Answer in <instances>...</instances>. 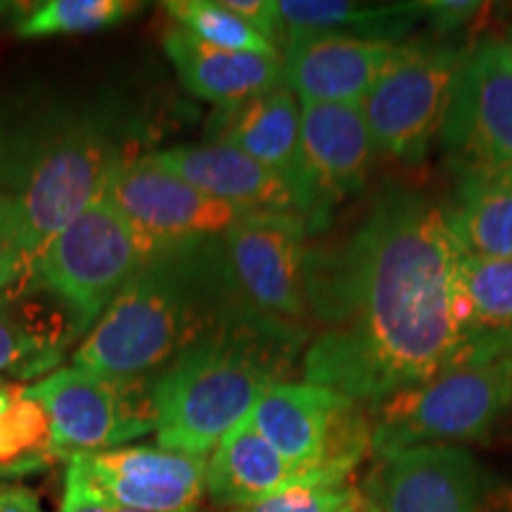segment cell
Returning a JSON list of instances; mask_svg holds the SVG:
<instances>
[{
	"mask_svg": "<svg viewBox=\"0 0 512 512\" xmlns=\"http://www.w3.org/2000/svg\"><path fill=\"white\" fill-rule=\"evenodd\" d=\"M460 256L437 200L387 185L342 240L306 252L304 380L373 408L479 354Z\"/></svg>",
	"mask_w": 512,
	"mask_h": 512,
	"instance_id": "cell-1",
	"label": "cell"
},
{
	"mask_svg": "<svg viewBox=\"0 0 512 512\" xmlns=\"http://www.w3.org/2000/svg\"><path fill=\"white\" fill-rule=\"evenodd\" d=\"M259 320L230 285L221 238L171 245L114 297L76 344L72 366L155 377L192 344Z\"/></svg>",
	"mask_w": 512,
	"mask_h": 512,
	"instance_id": "cell-2",
	"label": "cell"
},
{
	"mask_svg": "<svg viewBox=\"0 0 512 512\" xmlns=\"http://www.w3.org/2000/svg\"><path fill=\"white\" fill-rule=\"evenodd\" d=\"M299 347L302 332L266 320L192 344L152 377L157 446L209 458L261 394L283 380Z\"/></svg>",
	"mask_w": 512,
	"mask_h": 512,
	"instance_id": "cell-3",
	"label": "cell"
},
{
	"mask_svg": "<svg viewBox=\"0 0 512 512\" xmlns=\"http://www.w3.org/2000/svg\"><path fill=\"white\" fill-rule=\"evenodd\" d=\"M124 126L105 112H55L19 143L0 145V185L22 211L31 266L60 230L100 200L128 155Z\"/></svg>",
	"mask_w": 512,
	"mask_h": 512,
	"instance_id": "cell-4",
	"label": "cell"
},
{
	"mask_svg": "<svg viewBox=\"0 0 512 512\" xmlns=\"http://www.w3.org/2000/svg\"><path fill=\"white\" fill-rule=\"evenodd\" d=\"M510 406L512 332H494L479 354L370 408V453L484 439Z\"/></svg>",
	"mask_w": 512,
	"mask_h": 512,
	"instance_id": "cell-5",
	"label": "cell"
},
{
	"mask_svg": "<svg viewBox=\"0 0 512 512\" xmlns=\"http://www.w3.org/2000/svg\"><path fill=\"white\" fill-rule=\"evenodd\" d=\"M166 247L100 197L38 254L34 280L74 313L86 337L114 297Z\"/></svg>",
	"mask_w": 512,
	"mask_h": 512,
	"instance_id": "cell-6",
	"label": "cell"
},
{
	"mask_svg": "<svg viewBox=\"0 0 512 512\" xmlns=\"http://www.w3.org/2000/svg\"><path fill=\"white\" fill-rule=\"evenodd\" d=\"M249 420L287 463L306 472L349 479L370 453V413L347 394L306 380L271 384Z\"/></svg>",
	"mask_w": 512,
	"mask_h": 512,
	"instance_id": "cell-7",
	"label": "cell"
},
{
	"mask_svg": "<svg viewBox=\"0 0 512 512\" xmlns=\"http://www.w3.org/2000/svg\"><path fill=\"white\" fill-rule=\"evenodd\" d=\"M467 50L451 43H403L361 102L377 152L418 164L444 124Z\"/></svg>",
	"mask_w": 512,
	"mask_h": 512,
	"instance_id": "cell-8",
	"label": "cell"
},
{
	"mask_svg": "<svg viewBox=\"0 0 512 512\" xmlns=\"http://www.w3.org/2000/svg\"><path fill=\"white\" fill-rule=\"evenodd\" d=\"M306 235L309 226L297 211H249L221 235L223 266L242 304L294 332L309 318Z\"/></svg>",
	"mask_w": 512,
	"mask_h": 512,
	"instance_id": "cell-9",
	"label": "cell"
},
{
	"mask_svg": "<svg viewBox=\"0 0 512 512\" xmlns=\"http://www.w3.org/2000/svg\"><path fill=\"white\" fill-rule=\"evenodd\" d=\"M27 394L46 408L60 458L112 451L155 432L152 377H107L67 366L31 384Z\"/></svg>",
	"mask_w": 512,
	"mask_h": 512,
	"instance_id": "cell-10",
	"label": "cell"
},
{
	"mask_svg": "<svg viewBox=\"0 0 512 512\" xmlns=\"http://www.w3.org/2000/svg\"><path fill=\"white\" fill-rule=\"evenodd\" d=\"M361 494L380 512H512V486L460 446L375 458Z\"/></svg>",
	"mask_w": 512,
	"mask_h": 512,
	"instance_id": "cell-11",
	"label": "cell"
},
{
	"mask_svg": "<svg viewBox=\"0 0 512 512\" xmlns=\"http://www.w3.org/2000/svg\"><path fill=\"white\" fill-rule=\"evenodd\" d=\"M439 136L458 178L512 169L510 41L482 38L467 50Z\"/></svg>",
	"mask_w": 512,
	"mask_h": 512,
	"instance_id": "cell-12",
	"label": "cell"
},
{
	"mask_svg": "<svg viewBox=\"0 0 512 512\" xmlns=\"http://www.w3.org/2000/svg\"><path fill=\"white\" fill-rule=\"evenodd\" d=\"M102 197L162 245L221 238L235 221L249 214L192 188L150 155L121 164L107 181Z\"/></svg>",
	"mask_w": 512,
	"mask_h": 512,
	"instance_id": "cell-13",
	"label": "cell"
},
{
	"mask_svg": "<svg viewBox=\"0 0 512 512\" xmlns=\"http://www.w3.org/2000/svg\"><path fill=\"white\" fill-rule=\"evenodd\" d=\"M375 155L361 105H302L304 219L311 233L328 226L339 202L366 188Z\"/></svg>",
	"mask_w": 512,
	"mask_h": 512,
	"instance_id": "cell-14",
	"label": "cell"
},
{
	"mask_svg": "<svg viewBox=\"0 0 512 512\" xmlns=\"http://www.w3.org/2000/svg\"><path fill=\"white\" fill-rule=\"evenodd\" d=\"M95 486L117 508L140 512H202L207 496V458L162 446H121L74 453Z\"/></svg>",
	"mask_w": 512,
	"mask_h": 512,
	"instance_id": "cell-15",
	"label": "cell"
},
{
	"mask_svg": "<svg viewBox=\"0 0 512 512\" xmlns=\"http://www.w3.org/2000/svg\"><path fill=\"white\" fill-rule=\"evenodd\" d=\"M401 46L311 31L285 36V86L299 105H361Z\"/></svg>",
	"mask_w": 512,
	"mask_h": 512,
	"instance_id": "cell-16",
	"label": "cell"
},
{
	"mask_svg": "<svg viewBox=\"0 0 512 512\" xmlns=\"http://www.w3.org/2000/svg\"><path fill=\"white\" fill-rule=\"evenodd\" d=\"M76 339L83 332L74 313L36 280L0 294V377H48Z\"/></svg>",
	"mask_w": 512,
	"mask_h": 512,
	"instance_id": "cell-17",
	"label": "cell"
},
{
	"mask_svg": "<svg viewBox=\"0 0 512 512\" xmlns=\"http://www.w3.org/2000/svg\"><path fill=\"white\" fill-rule=\"evenodd\" d=\"M214 143L238 147L290 185L304 216L302 105L287 86L259 95L242 105L216 110L209 121Z\"/></svg>",
	"mask_w": 512,
	"mask_h": 512,
	"instance_id": "cell-18",
	"label": "cell"
},
{
	"mask_svg": "<svg viewBox=\"0 0 512 512\" xmlns=\"http://www.w3.org/2000/svg\"><path fill=\"white\" fill-rule=\"evenodd\" d=\"M192 188L242 211H299L294 190L238 147L226 143L178 145L150 155Z\"/></svg>",
	"mask_w": 512,
	"mask_h": 512,
	"instance_id": "cell-19",
	"label": "cell"
},
{
	"mask_svg": "<svg viewBox=\"0 0 512 512\" xmlns=\"http://www.w3.org/2000/svg\"><path fill=\"white\" fill-rule=\"evenodd\" d=\"M347 484L332 472H306L287 463L256 432L249 415L230 430L207 458V496L219 508H242L299 486Z\"/></svg>",
	"mask_w": 512,
	"mask_h": 512,
	"instance_id": "cell-20",
	"label": "cell"
},
{
	"mask_svg": "<svg viewBox=\"0 0 512 512\" xmlns=\"http://www.w3.org/2000/svg\"><path fill=\"white\" fill-rule=\"evenodd\" d=\"M162 48L185 91L216 105V110L242 105L285 86L283 57L211 48L176 24L166 27Z\"/></svg>",
	"mask_w": 512,
	"mask_h": 512,
	"instance_id": "cell-21",
	"label": "cell"
},
{
	"mask_svg": "<svg viewBox=\"0 0 512 512\" xmlns=\"http://www.w3.org/2000/svg\"><path fill=\"white\" fill-rule=\"evenodd\" d=\"M283 36L328 31L363 41L399 43L425 19L422 0L358 3V0H275ZM285 43V41H283Z\"/></svg>",
	"mask_w": 512,
	"mask_h": 512,
	"instance_id": "cell-22",
	"label": "cell"
},
{
	"mask_svg": "<svg viewBox=\"0 0 512 512\" xmlns=\"http://www.w3.org/2000/svg\"><path fill=\"white\" fill-rule=\"evenodd\" d=\"M444 214L465 256L512 259V185L501 176L458 178V190Z\"/></svg>",
	"mask_w": 512,
	"mask_h": 512,
	"instance_id": "cell-23",
	"label": "cell"
},
{
	"mask_svg": "<svg viewBox=\"0 0 512 512\" xmlns=\"http://www.w3.org/2000/svg\"><path fill=\"white\" fill-rule=\"evenodd\" d=\"M53 427L46 408L27 387H17L10 406L0 415V479L24 477L55 463Z\"/></svg>",
	"mask_w": 512,
	"mask_h": 512,
	"instance_id": "cell-24",
	"label": "cell"
},
{
	"mask_svg": "<svg viewBox=\"0 0 512 512\" xmlns=\"http://www.w3.org/2000/svg\"><path fill=\"white\" fill-rule=\"evenodd\" d=\"M162 10L174 19L178 29L188 31L192 38L211 48L230 50V53L283 57L275 43L242 22L221 0H169Z\"/></svg>",
	"mask_w": 512,
	"mask_h": 512,
	"instance_id": "cell-25",
	"label": "cell"
},
{
	"mask_svg": "<svg viewBox=\"0 0 512 512\" xmlns=\"http://www.w3.org/2000/svg\"><path fill=\"white\" fill-rule=\"evenodd\" d=\"M140 8L143 5L128 0H48L31 5L15 24V31L22 38L95 34L117 27Z\"/></svg>",
	"mask_w": 512,
	"mask_h": 512,
	"instance_id": "cell-26",
	"label": "cell"
},
{
	"mask_svg": "<svg viewBox=\"0 0 512 512\" xmlns=\"http://www.w3.org/2000/svg\"><path fill=\"white\" fill-rule=\"evenodd\" d=\"M460 285L472 304L475 332H512V259L460 256Z\"/></svg>",
	"mask_w": 512,
	"mask_h": 512,
	"instance_id": "cell-27",
	"label": "cell"
},
{
	"mask_svg": "<svg viewBox=\"0 0 512 512\" xmlns=\"http://www.w3.org/2000/svg\"><path fill=\"white\" fill-rule=\"evenodd\" d=\"M361 501V489L349 484H318L299 486V489L283 491L268 496L242 508H230L226 512H347Z\"/></svg>",
	"mask_w": 512,
	"mask_h": 512,
	"instance_id": "cell-28",
	"label": "cell"
},
{
	"mask_svg": "<svg viewBox=\"0 0 512 512\" xmlns=\"http://www.w3.org/2000/svg\"><path fill=\"white\" fill-rule=\"evenodd\" d=\"M34 280L22 211L15 197L0 192V294Z\"/></svg>",
	"mask_w": 512,
	"mask_h": 512,
	"instance_id": "cell-29",
	"label": "cell"
},
{
	"mask_svg": "<svg viewBox=\"0 0 512 512\" xmlns=\"http://www.w3.org/2000/svg\"><path fill=\"white\" fill-rule=\"evenodd\" d=\"M64 463H67V470H64L60 512H114V505L95 486L79 456H67Z\"/></svg>",
	"mask_w": 512,
	"mask_h": 512,
	"instance_id": "cell-30",
	"label": "cell"
},
{
	"mask_svg": "<svg viewBox=\"0 0 512 512\" xmlns=\"http://www.w3.org/2000/svg\"><path fill=\"white\" fill-rule=\"evenodd\" d=\"M489 3H472V0H422L425 19L437 36L458 34L489 10Z\"/></svg>",
	"mask_w": 512,
	"mask_h": 512,
	"instance_id": "cell-31",
	"label": "cell"
},
{
	"mask_svg": "<svg viewBox=\"0 0 512 512\" xmlns=\"http://www.w3.org/2000/svg\"><path fill=\"white\" fill-rule=\"evenodd\" d=\"M0 512H46L41 498L24 484L0 486Z\"/></svg>",
	"mask_w": 512,
	"mask_h": 512,
	"instance_id": "cell-32",
	"label": "cell"
},
{
	"mask_svg": "<svg viewBox=\"0 0 512 512\" xmlns=\"http://www.w3.org/2000/svg\"><path fill=\"white\" fill-rule=\"evenodd\" d=\"M15 389L17 387H0V415H3V411L5 408L10 406V401H12V396H15Z\"/></svg>",
	"mask_w": 512,
	"mask_h": 512,
	"instance_id": "cell-33",
	"label": "cell"
},
{
	"mask_svg": "<svg viewBox=\"0 0 512 512\" xmlns=\"http://www.w3.org/2000/svg\"><path fill=\"white\" fill-rule=\"evenodd\" d=\"M347 512H380V510H377L373 503H368L366 498H363V494H361V501H358L354 508H349Z\"/></svg>",
	"mask_w": 512,
	"mask_h": 512,
	"instance_id": "cell-34",
	"label": "cell"
},
{
	"mask_svg": "<svg viewBox=\"0 0 512 512\" xmlns=\"http://www.w3.org/2000/svg\"><path fill=\"white\" fill-rule=\"evenodd\" d=\"M501 178H503L505 183L512 185V169H508V171H505V174H501Z\"/></svg>",
	"mask_w": 512,
	"mask_h": 512,
	"instance_id": "cell-35",
	"label": "cell"
},
{
	"mask_svg": "<svg viewBox=\"0 0 512 512\" xmlns=\"http://www.w3.org/2000/svg\"><path fill=\"white\" fill-rule=\"evenodd\" d=\"M114 512H140V510H128V508H117V505H114Z\"/></svg>",
	"mask_w": 512,
	"mask_h": 512,
	"instance_id": "cell-36",
	"label": "cell"
},
{
	"mask_svg": "<svg viewBox=\"0 0 512 512\" xmlns=\"http://www.w3.org/2000/svg\"><path fill=\"white\" fill-rule=\"evenodd\" d=\"M510 43H512V38H510Z\"/></svg>",
	"mask_w": 512,
	"mask_h": 512,
	"instance_id": "cell-37",
	"label": "cell"
}]
</instances>
